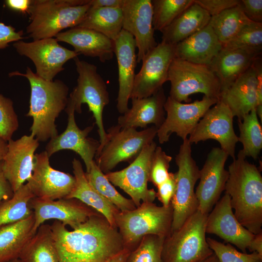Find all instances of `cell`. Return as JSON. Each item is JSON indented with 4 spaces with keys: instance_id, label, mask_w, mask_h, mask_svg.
Listing matches in <instances>:
<instances>
[{
    "instance_id": "25",
    "label": "cell",
    "mask_w": 262,
    "mask_h": 262,
    "mask_svg": "<svg viewBox=\"0 0 262 262\" xmlns=\"http://www.w3.org/2000/svg\"><path fill=\"white\" fill-rule=\"evenodd\" d=\"M131 99V108L118 117L117 124L121 128H146L149 124L157 128L161 126L165 118L166 98L163 88L150 97Z\"/></svg>"
},
{
    "instance_id": "24",
    "label": "cell",
    "mask_w": 262,
    "mask_h": 262,
    "mask_svg": "<svg viewBox=\"0 0 262 262\" xmlns=\"http://www.w3.org/2000/svg\"><path fill=\"white\" fill-rule=\"evenodd\" d=\"M55 38L72 46L77 53L98 57L102 63L114 56V41L91 29L76 26L59 33Z\"/></svg>"
},
{
    "instance_id": "2",
    "label": "cell",
    "mask_w": 262,
    "mask_h": 262,
    "mask_svg": "<svg viewBox=\"0 0 262 262\" xmlns=\"http://www.w3.org/2000/svg\"><path fill=\"white\" fill-rule=\"evenodd\" d=\"M225 191L230 196L234 214L254 234L262 232V176L259 168L249 163L242 150L228 167Z\"/></svg>"
},
{
    "instance_id": "18",
    "label": "cell",
    "mask_w": 262,
    "mask_h": 262,
    "mask_svg": "<svg viewBox=\"0 0 262 262\" xmlns=\"http://www.w3.org/2000/svg\"><path fill=\"white\" fill-rule=\"evenodd\" d=\"M34 215L33 231L47 220L54 219L74 229L90 217L99 213L76 198L44 199L34 197L30 203Z\"/></svg>"
},
{
    "instance_id": "44",
    "label": "cell",
    "mask_w": 262,
    "mask_h": 262,
    "mask_svg": "<svg viewBox=\"0 0 262 262\" xmlns=\"http://www.w3.org/2000/svg\"><path fill=\"white\" fill-rule=\"evenodd\" d=\"M240 0H194L211 16L217 15L226 9L238 5Z\"/></svg>"
},
{
    "instance_id": "13",
    "label": "cell",
    "mask_w": 262,
    "mask_h": 262,
    "mask_svg": "<svg viewBox=\"0 0 262 262\" xmlns=\"http://www.w3.org/2000/svg\"><path fill=\"white\" fill-rule=\"evenodd\" d=\"M175 57V45L163 41L150 49L135 74L130 99L150 97L163 88L168 81L169 66Z\"/></svg>"
},
{
    "instance_id": "31",
    "label": "cell",
    "mask_w": 262,
    "mask_h": 262,
    "mask_svg": "<svg viewBox=\"0 0 262 262\" xmlns=\"http://www.w3.org/2000/svg\"><path fill=\"white\" fill-rule=\"evenodd\" d=\"M33 213L24 220L0 226V262L19 259L24 248L35 234Z\"/></svg>"
},
{
    "instance_id": "7",
    "label": "cell",
    "mask_w": 262,
    "mask_h": 262,
    "mask_svg": "<svg viewBox=\"0 0 262 262\" xmlns=\"http://www.w3.org/2000/svg\"><path fill=\"white\" fill-rule=\"evenodd\" d=\"M73 59L78 77L77 85L70 93L68 102L74 106L75 112L81 114L82 105L86 104L89 111L92 113L99 137L98 153L106 138V131L103 122V112L104 107L110 101L107 87L103 78L98 73L95 65L80 60L78 57Z\"/></svg>"
},
{
    "instance_id": "34",
    "label": "cell",
    "mask_w": 262,
    "mask_h": 262,
    "mask_svg": "<svg viewBox=\"0 0 262 262\" xmlns=\"http://www.w3.org/2000/svg\"><path fill=\"white\" fill-rule=\"evenodd\" d=\"M252 22L253 21L245 16L238 4L211 16L209 24L223 45Z\"/></svg>"
},
{
    "instance_id": "10",
    "label": "cell",
    "mask_w": 262,
    "mask_h": 262,
    "mask_svg": "<svg viewBox=\"0 0 262 262\" xmlns=\"http://www.w3.org/2000/svg\"><path fill=\"white\" fill-rule=\"evenodd\" d=\"M192 144L187 139L180 145L175 161L176 189L171 200L173 219L171 232L179 229L198 211V202L194 188L199 179L200 169L192 155Z\"/></svg>"
},
{
    "instance_id": "33",
    "label": "cell",
    "mask_w": 262,
    "mask_h": 262,
    "mask_svg": "<svg viewBox=\"0 0 262 262\" xmlns=\"http://www.w3.org/2000/svg\"><path fill=\"white\" fill-rule=\"evenodd\" d=\"M22 262H60L50 225L42 224L24 248Z\"/></svg>"
},
{
    "instance_id": "16",
    "label": "cell",
    "mask_w": 262,
    "mask_h": 262,
    "mask_svg": "<svg viewBox=\"0 0 262 262\" xmlns=\"http://www.w3.org/2000/svg\"><path fill=\"white\" fill-rule=\"evenodd\" d=\"M229 157L220 147H213L200 170L199 182L195 193L198 210L209 214L220 199L229 177L225 165Z\"/></svg>"
},
{
    "instance_id": "26",
    "label": "cell",
    "mask_w": 262,
    "mask_h": 262,
    "mask_svg": "<svg viewBox=\"0 0 262 262\" xmlns=\"http://www.w3.org/2000/svg\"><path fill=\"white\" fill-rule=\"evenodd\" d=\"M257 86L254 63L227 89L221 92L219 100L229 108L234 117L236 116L238 120H241L257 106Z\"/></svg>"
},
{
    "instance_id": "8",
    "label": "cell",
    "mask_w": 262,
    "mask_h": 262,
    "mask_svg": "<svg viewBox=\"0 0 262 262\" xmlns=\"http://www.w3.org/2000/svg\"><path fill=\"white\" fill-rule=\"evenodd\" d=\"M157 130L154 126L140 131L122 128L118 124L111 127L104 145L96 154V164L105 174L121 162L131 163L146 146L153 141Z\"/></svg>"
},
{
    "instance_id": "6",
    "label": "cell",
    "mask_w": 262,
    "mask_h": 262,
    "mask_svg": "<svg viewBox=\"0 0 262 262\" xmlns=\"http://www.w3.org/2000/svg\"><path fill=\"white\" fill-rule=\"evenodd\" d=\"M208 214L198 210L165 237L162 262H198L213 253L206 237Z\"/></svg>"
},
{
    "instance_id": "21",
    "label": "cell",
    "mask_w": 262,
    "mask_h": 262,
    "mask_svg": "<svg viewBox=\"0 0 262 262\" xmlns=\"http://www.w3.org/2000/svg\"><path fill=\"white\" fill-rule=\"evenodd\" d=\"M205 231L245 253L255 235L238 221L233 212L230 196L226 193L208 214Z\"/></svg>"
},
{
    "instance_id": "45",
    "label": "cell",
    "mask_w": 262,
    "mask_h": 262,
    "mask_svg": "<svg viewBox=\"0 0 262 262\" xmlns=\"http://www.w3.org/2000/svg\"><path fill=\"white\" fill-rule=\"evenodd\" d=\"M156 192V197L164 206H168L175 194L176 189V179L175 173H169L168 178L158 185Z\"/></svg>"
},
{
    "instance_id": "14",
    "label": "cell",
    "mask_w": 262,
    "mask_h": 262,
    "mask_svg": "<svg viewBox=\"0 0 262 262\" xmlns=\"http://www.w3.org/2000/svg\"><path fill=\"white\" fill-rule=\"evenodd\" d=\"M17 52L31 59L34 64L35 74L46 81L64 70L65 63L79 55L63 47L55 38H48L27 42L19 40L14 43Z\"/></svg>"
},
{
    "instance_id": "5",
    "label": "cell",
    "mask_w": 262,
    "mask_h": 262,
    "mask_svg": "<svg viewBox=\"0 0 262 262\" xmlns=\"http://www.w3.org/2000/svg\"><path fill=\"white\" fill-rule=\"evenodd\" d=\"M172 219L171 203L165 207L144 202L132 210L119 211L115 216V223L124 248L131 252L146 235L167 236L171 233Z\"/></svg>"
},
{
    "instance_id": "50",
    "label": "cell",
    "mask_w": 262,
    "mask_h": 262,
    "mask_svg": "<svg viewBox=\"0 0 262 262\" xmlns=\"http://www.w3.org/2000/svg\"><path fill=\"white\" fill-rule=\"evenodd\" d=\"M31 0H6V5L10 9L22 14H28Z\"/></svg>"
},
{
    "instance_id": "28",
    "label": "cell",
    "mask_w": 262,
    "mask_h": 262,
    "mask_svg": "<svg viewBox=\"0 0 262 262\" xmlns=\"http://www.w3.org/2000/svg\"><path fill=\"white\" fill-rule=\"evenodd\" d=\"M260 56L242 49L223 48L210 65L219 80L221 92L247 70Z\"/></svg>"
},
{
    "instance_id": "41",
    "label": "cell",
    "mask_w": 262,
    "mask_h": 262,
    "mask_svg": "<svg viewBox=\"0 0 262 262\" xmlns=\"http://www.w3.org/2000/svg\"><path fill=\"white\" fill-rule=\"evenodd\" d=\"M206 240L219 262H262V256L256 252H242L229 243L225 244L209 237Z\"/></svg>"
},
{
    "instance_id": "52",
    "label": "cell",
    "mask_w": 262,
    "mask_h": 262,
    "mask_svg": "<svg viewBox=\"0 0 262 262\" xmlns=\"http://www.w3.org/2000/svg\"><path fill=\"white\" fill-rule=\"evenodd\" d=\"M247 249L251 252H256L262 256V232L255 234Z\"/></svg>"
},
{
    "instance_id": "11",
    "label": "cell",
    "mask_w": 262,
    "mask_h": 262,
    "mask_svg": "<svg viewBox=\"0 0 262 262\" xmlns=\"http://www.w3.org/2000/svg\"><path fill=\"white\" fill-rule=\"evenodd\" d=\"M156 147V143L152 141L143 148L129 166L105 174L113 185L119 187L131 197L136 207L141 201L153 202L156 197V192L147 187L151 160Z\"/></svg>"
},
{
    "instance_id": "55",
    "label": "cell",
    "mask_w": 262,
    "mask_h": 262,
    "mask_svg": "<svg viewBox=\"0 0 262 262\" xmlns=\"http://www.w3.org/2000/svg\"><path fill=\"white\" fill-rule=\"evenodd\" d=\"M198 262H219L216 255L213 253L208 258Z\"/></svg>"
},
{
    "instance_id": "56",
    "label": "cell",
    "mask_w": 262,
    "mask_h": 262,
    "mask_svg": "<svg viewBox=\"0 0 262 262\" xmlns=\"http://www.w3.org/2000/svg\"><path fill=\"white\" fill-rule=\"evenodd\" d=\"M9 262H22L19 259H16L12 260Z\"/></svg>"
},
{
    "instance_id": "17",
    "label": "cell",
    "mask_w": 262,
    "mask_h": 262,
    "mask_svg": "<svg viewBox=\"0 0 262 262\" xmlns=\"http://www.w3.org/2000/svg\"><path fill=\"white\" fill-rule=\"evenodd\" d=\"M45 150L34 156L33 167L27 184L35 197L50 200L66 198L74 187L75 178L53 168Z\"/></svg>"
},
{
    "instance_id": "32",
    "label": "cell",
    "mask_w": 262,
    "mask_h": 262,
    "mask_svg": "<svg viewBox=\"0 0 262 262\" xmlns=\"http://www.w3.org/2000/svg\"><path fill=\"white\" fill-rule=\"evenodd\" d=\"M121 8L91 6L77 26L88 28L115 40L122 30Z\"/></svg>"
},
{
    "instance_id": "43",
    "label": "cell",
    "mask_w": 262,
    "mask_h": 262,
    "mask_svg": "<svg viewBox=\"0 0 262 262\" xmlns=\"http://www.w3.org/2000/svg\"><path fill=\"white\" fill-rule=\"evenodd\" d=\"M172 157L167 155L160 147L157 146L151 160L149 181L156 187L169 177L168 170Z\"/></svg>"
},
{
    "instance_id": "46",
    "label": "cell",
    "mask_w": 262,
    "mask_h": 262,
    "mask_svg": "<svg viewBox=\"0 0 262 262\" xmlns=\"http://www.w3.org/2000/svg\"><path fill=\"white\" fill-rule=\"evenodd\" d=\"M239 5L249 20L262 23V0H240Z\"/></svg>"
},
{
    "instance_id": "29",
    "label": "cell",
    "mask_w": 262,
    "mask_h": 262,
    "mask_svg": "<svg viewBox=\"0 0 262 262\" xmlns=\"http://www.w3.org/2000/svg\"><path fill=\"white\" fill-rule=\"evenodd\" d=\"M72 164L76 182L74 188L66 198L78 199L101 214L112 227L116 228L115 216L119 210L100 195L90 184L79 160L74 158Z\"/></svg>"
},
{
    "instance_id": "48",
    "label": "cell",
    "mask_w": 262,
    "mask_h": 262,
    "mask_svg": "<svg viewBox=\"0 0 262 262\" xmlns=\"http://www.w3.org/2000/svg\"><path fill=\"white\" fill-rule=\"evenodd\" d=\"M262 57H258L254 62L257 83V106L256 112L259 117H262Z\"/></svg>"
},
{
    "instance_id": "30",
    "label": "cell",
    "mask_w": 262,
    "mask_h": 262,
    "mask_svg": "<svg viewBox=\"0 0 262 262\" xmlns=\"http://www.w3.org/2000/svg\"><path fill=\"white\" fill-rule=\"evenodd\" d=\"M211 18L205 10L194 2L161 31L162 41L175 45L206 27Z\"/></svg>"
},
{
    "instance_id": "20",
    "label": "cell",
    "mask_w": 262,
    "mask_h": 262,
    "mask_svg": "<svg viewBox=\"0 0 262 262\" xmlns=\"http://www.w3.org/2000/svg\"><path fill=\"white\" fill-rule=\"evenodd\" d=\"M66 111L67 114L66 129L60 135L50 139L45 151L50 158L60 150H73L82 159L86 167V172H88L99 147V141L88 137L94 126L87 127L83 130L80 129L76 123L74 106L69 102H67Z\"/></svg>"
},
{
    "instance_id": "12",
    "label": "cell",
    "mask_w": 262,
    "mask_h": 262,
    "mask_svg": "<svg viewBox=\"0 0 262 262\" xmlns=\"http://www.w3.org/2000/svg\"><path fill=\"white\" fill-rule=\"evenodd\" d=\"M218 101L204 96L200 100L183 103L168 96L164 105L166 117L157 132L159 143L162 144L168 142L173 133H176L183 141L188 139L200 119Z\"/></svg>"
},
{
    "instance_id": "47",
    "label": "cell",
    "mask_w": 262,
    "mask_h": 262,
    "mask_svg": "<svg viewBox=\"0 0 262 262\" xmlns=\"http://www.w3.org/2000/svg\"><path fill=\"white\" fill-rule=\"evenodd\" d=\"M23 34L22 31L16 32L12 26L0 22V49L7 48L11 42L21 40Z\"/></svg>"
},
{
    "instance_id": "15",
    "label": "cell",
    "mask_w": 262,
    "mask_h": 262,
    "mask_svg": "<svg viewBox=\"0 0 262 262\" xmlns=\"http://www.w3.org/2000/svg\"><path fill=\"white\" fill-rule=\"evenodd\" d=\"M233 118L229 108L218 100L200 119L188 139L191 144L215 140L229 156L235 159V147L239 141L233 128Z\"/></svg>"
},
{
    "instance_id": "53",
    "label": "cell",
    "mask_w": 262,
    "mask_h": 262,
    "mask_svg": "<svg viewBox=\"0 0 262 262\" xmlns=\"http://www.w3.org/2000/svg\"><path fill=\"white\" fill-rule=\"evenodd\" d=\"M131 252L128 249L124 248L106 262H127Z\"/></svg>"
},
{
    "instance_id": "3",
    "label": "cell",
    "mask_w": 262,
    "mask_h": 262,
    "mask_svg": "<svg viewBox=\"0 0 262 262\" xmlns=\"http://www.w3.org/2000/svg\"><path fill=\"white\" fill-rule=\"evenodd\" d=\"M10 75L24 77L30 83V106L26 115L33 119L31 134L41 142L58 135L55 120L67 106L69 88L66 84L60 80H44L29 67L25 73L15 71Z\"/></svg>"
},
{
    "instance_id": "36",
    "label": "cell",
    "mask_w": 262,
    "mask_h": 262,
    "mask_svg": "<svg viewBox=\"0 0 262 262\" xmlns=\"http://www.w3.org/2000/svg\"><path fill=\"white\" fill-rule=\"evenodd\" d=\"M238 141L243 145L244 154L257 159L262 149V128L256 108L238 120Z\"/></svg>"
},
{
    "instance_id": "35",
    "label": "cell",
    "mask_w": 262,
    "mask_h": 262,
    "mask_svg": "<svg viewBox=\"0 0 262 262\" xmlns=\"http://www.w3.org/2000/svg\"><path fill=\"white\" fill-rule=\"evenodd\" d=\"M34 197L26 183L14 193L11 198L0 203V226L24 220L33 214L30 203Z\"/></svg>"
},
{
    "instance_id": "23",
    "label": "cell",
    "mask_w": 262,
    "mask_h": 262,
    "mask_svg": "<svg viewBox=\"0 0 262 262\" xmlns=\"http://www.w3.org/2000/svg\"><path fill=\"white\" fill-rule=\"evenodd\" d=\"M114 53L118 65V92L116 107L123 114L128 109V102L132 92L137 62L136 43L133 36L122 30L114 40Z\"/></svg>"
},
{
    "instance_id": "54",
    "label": "cell",
    "mask_w": 262,
    "mask_h": 262,
    "mask_svg": "<svg viewBox=\"0 0 262 262\" xmlns=\"http://www.w3.org/2000/svg\"><path fill=\"white\" fill-rule=\"evenodd\" d=\"M8 142L0 137V162H1L7 151Z\"/></svg>"
},
{
    "instance_id": "19",
    "label": "cell",
    "mask_w": 262,
    "mask_h": 262,
    "mask_svg": "<svg viewBox=\"0 0 262 262\" xmlns=\"http://www.w3.org/2000/svg\"><path fill=\"white\" fill-rule=\"evenodd\" d=\"M121 9L122 29L133 36L138 49L137 62L140 63L157 45L154 36L151 0H124Z\"/></svg>"
},
{
    "instance_id": "51",
    "label": "cell",
    "mask_w": 262,
    "mask_h": 262,
    "mask_svg": "<svg viewBox=\"0 0 262 262\" xmlns=\"http://www.w3.org/2000/svg\"><path fill=\"white\" fill-rule=\"evenodd\" d=\"M124 0H90L91 6L121 8Z\"/></svg>"
},
{
    "instance_id": "39",
    "label": "cell",
    "mask_w": 262,
    "mask_h": 262,
    "mask_svg": "<svg viewBox=\"0 0 262 262\" xmlns=\"http://www.w3.org/2000/svg\"><path fill=\"white\" fill-rule=\"evenodd\" d=\"M223 48L242 49L261 55L262 50V23L252 22L242 29Z\"/></svg>"
},
{
    "instance_id": "40",
    "label": "cell",
    "mask_w": 262,
    "mask_h": 262,
    "mask_svg": "<svg viewBox=\"0 0 262 262\" xmlns=\"http://www.w3.org/2000/svg\"><path fill=\"white\" fill-rule=\"evenodd\" d=\"M165 237L155 235L144 236L127 262H162L161 253Z\"/></svg>"
},
{
    "instance_id": "1",
    "label": "cell",
    "mask_w": 262,
    "mask_h": 262,
    "mask_svg": "<svg viewBox=\"0 0 262 262\" xmlns=\"http://www.w3.org/2000/svg\"><path fill=\"white\" fill-rule=\"evenodd\" d=\"M50 227L60 262H106L124 248L117 229L100 213L72 230L57 220Z\"/></svg>"
},
{
    "instance_id": "49",
    "label": "cell",
    "mask_w": 262,
    "mask_h": 262,
    "mask_svg": "<svg viewBox=\"0 0 262 262\" xmlns=\"http://www.w3.org/2000/svg\"><path fill=\"white\" fill-rule=\"evenodd\" d=\"M14 192L11 185L5 178L2 168V162H0V203L11 198Z\"/></svg>"
},
{
    "instance_id": "37",
    "label": "cell",
    "mask_w": 262,
    "mask_h": 262,
    "mask_svg": "<svg viewBox=\"0 0 262 262\" xmlns=\"http://www.w3.org/2000/svg\"><path fill=\"white\" fill-rule=\"evenodd\" d=\"M87 180L93 188L119 211L132 210L136 206L131 199L121 195L107 179L105 174L98 166L95 160L91 164L88 172H85Z\"/></svg>"
},
{
    "instance_id": "38",
    "label": "cell",
    "mask_w": 262,
    "mask_h": 262,
    "mask_svg": "<svg viewBox=\"0 0 262 262\" xmlns=\"http://www.w3.org/2000/svg\"><path fill=\"white\" fill-rule=\"evenodd\" d=\"M153 27L161 32L169 25L194 0H152Z\"/></svg>"
},
{
    "instance_id": "22",
    "label": "cell",
    "mask_w": 262,
    "mask_h": 262,
    "mask_svg": "<svg viewBox=\"0 0 262 262\" xmlns=\"http://www.w3.org/2000/svg\"><path fill=\"white\" fill-rule=\"evenodd\" d=\"M39 145L32 134L8 141L7 151L2 161L4 175L15 193L31 177L34 152Z\"/></svg>"
},
{
    "instance_id": "4",
    "label": "cell",
    "mask_w": 262,
    "mask_h": 262,
    "mask_svg": "<svg viewBox=\"0 0 262 262\" xmlns=\"http://www.w3.org/2000/svg\"><path fill=\"white\" fill-rule=\"evenodd\" d=\"M90 7V0H31L26 33L33 40L53 38L78 26Z\"/></svg>"
},
{
    "instance_id": "9",
    "label": "cell",
    "mask_w": 262,
    "mask_h": 262,
    "mask_svg": "<svg viewBox=\"0 0 262 262\" xmlns=\"http://www.w3.org/2000/svg\"><path fill=\"white\" fill-rule=\"evenodd\" d=\"M169 96L180 102L190 101L189 96L202 93L219 100L220 82L210 66L198 64L175 57L169 66Z\"/></svg>"
},
{
    "instance_id": "42",
    "label": "cell",
    "mask_w": 262,
    "mask_h": 262,
    "mask_svg": "<svg viewBox=\"0 0 262 262\" xmlns=\"http://www.w3.org/2000/svg\"><path fill=\"white\" fill-rule=\"evenodd\" d=\"M19 126L13 102L0 94V137L8 142Z\"/></svg>"
},
{
    "instance_id": "27",
    "label": "cell",
    "mask_w": 262,
    "mask_h": 262,
    "mask_svg": "<svg viewBox=\"0 0 262 262\" xmlns=\"http://www.w3.org/2000/svg\"><path fill=\"white\" fill-rule=\"evenodd\" d=\"M223 48L211 26L206 27L175 45V57L210 66Z\"/></svg>"
}]
</instances>
